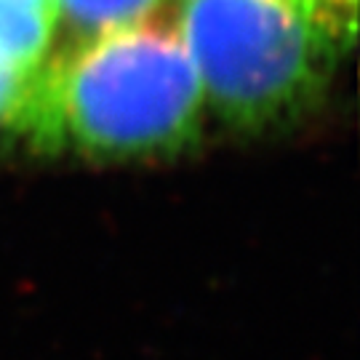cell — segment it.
<instances>
[{"label":"cell","mask_w":360,"mask_h":360,"mask_svg":"<svg viewBox=\"0 0 360 360\" xmlns=\"http://www.w3.org/2000/svg\"><path fill=\"white\" fill-rule=\"evenodd\" d=\"M203 104L179 30L144 19L43 62L11 131L38 153L166 158L200 139Z\"/></svg>","instance_id":"obj_1"},{"label":"cell","mask_w":360,"mask_h":360,"mask_svg":"<svg viewBox=\"0 0 360 360\" xmlns=\"http://www.w3.org/2000/svg\"><path fill=\"white\" fill-rule=\"evenodd\" d=\"M176 30L203 99L238 131L309 112L345 51L304 0H181Z\"/></svg>","instance_id":"obj_2"},{"label":"cell","mask_w":360,"mask_h":360,"mask_svg":"<svg viewBox=\"0 0 360 360\" xmlns=\"http://www.w3.org/2000/svg\"><path fill=\"white\" fill-rule=\"evenodd\" d=\"M59 25L56 0H0V62L35 72Z\"/></svg>","instance_id":"obj_3"},{"label":"cell","mask_w":360,"mask_h":360,"mask_svg":"<svg viewBox=\"0 0 360 360\" xmlns=\"http://www.w3.org/2000/svg\"><path fill=\"white\" fill-rule=\"evenodd\" d=\"M166 0H56V13L72 43L153 19Z\"/></svg>","instance_id":"obj_4"},{"label":"cell","mask_w":360,"mask_h":360,"mask_svg":"<svg viewBox=\"0 0 360 360\" xmlns=\"http://www.w3.org/2000/svg\"><path fill=\"white\" fill-rule=\"evenodd\" d=\"M312 13L323 25L342 40V46L349 49L355 40V16H358V0H304Z\"/></svg>","instance_id":"obj_5"},{"label":"cell","mask_w":360,"mask_h":360,"mask_svg":"<svg viewBox=\"0 0 360 360\" xmlns=\"http://www.w3.org/2000/svg\"><path fill=\"white\" fill-rule=\"evenodd\" d=\"M35 72H19L0 62V129H13Z\"/></svg>","instance_id":"obj_6"}]
</instances>
